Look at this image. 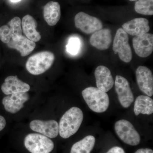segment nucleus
<instances>
[{
  "instance_id": "obj_1",
  "label": "nucleus",
  "mask_w": 153,
  "mask_h": 153,
  "mask_svg": "<svg viewBox=\"0 0 153 153\" xmlns=\"http://www.w3.org/2000/svg\"><path fill=\"white\" fill-rule=\"evenodd\" d=\"M83 120L82 110L72 107L66 111L60 118L59 134L63 139H67L78 131Z\"/></svg>"
},
{
  "instance_id": "obj_2",
  "label": "nucleus",
  "mask_w": 153,
  "mask_h": 153,
  "mask_svg": "<svg viewBox=\"0 0 153 153\" xmlns=\"http://www.w3.org/2000/svg\"><path fill=\"white\" fill-rule=\"evenodd\" d=\"M82 94L88 106L94 112L98 113L105 112L109 106L108 94L97 87L86 88L82 91Z\"/></svg>"
},
{
  "instance_id": "obj_3",
  "label": "nucleus",
  "mask_w": 153,
  "mask_h": 153,
  "mask_svg": "<svg viewBox=\"0 0 153 153\" xmlns=\"http://www.w3.org/2000/svg\"><path fill=\"white\" fill-rule=\"evenodd\" d=\"M55 60L52 52L43 51L32 55L28 59L26 67L28 72L33 75H40L51 68Z\"/></svg>"
},
{
  "instance_id": "obj_4",
  "label": "nucleus",
  "mask_w": 153,
  "mask_h": 153,
  "mask_svg": "<svg viewBox=\"0 0 153 153\" xmlns=\"http://www.w3.org/2000/svg\"><path fill=\"white\" fill-rule=\"evenodd\" d=\"M24 144L31 153H50L55 147L52 140L39 133L28 134L25 137Z\"/></svg>"
},
{
  "instance_id": "obj_5",
  "label": "nucleus",
  "mask_w": 153,
  "mask_h": 153,
  "mask_svg": "<svg viewBox=\"0 0 153 153\" xmlns=\"http://www.w3.org/2000/svg\"><path fill=\"white\" fill-rule=\"evenodd\" d=\"M114 130L118 137L126 144L136 146L140 143L139 134L128 120L122 119L117 121L115 123Z\"/></svg>"
},
{
  "instance_id": "obj_6",
  "label": "nucleus",
  "mask_w": 153,
  "mask_h": 153,
  "mask_svg": "<svg viewBox=\"0 0 153 153\" xmlns=\"http://www.w3.org/2000/svg\"><path fill=\"white\" fill-rule=\"evenodd\" d=\"M128 34L120 28L118 29L115 36L113 44V50L115 54H118L122 61L129 63L132 58V53L129 44Z\"/></svg>"
},
{
  "instance_id": "obj_7",
  "label": "nucleus",
  "mask_w": 153,
  "mask_h": 153,
  "mask_svg": "<svg viewBox=\"0 0 153 153\" xmlns=\"http://www.w3.org/2000/svg\"><path fill=\"white\" fill-rule=\"evenodd\" d=\"M75 27L85 34H93L103 27L102 22L96 17L79 12L74 17Z\"/></svg>"
},
{
  "instance_id": "obj_8",
  "label": "nucleus",
  "mask_w": 153,
  "mask_h": 153,
  "mask_svg": "<svg viewBox=\"0 0 153 153\" xmlns=\"http://www.w3.org/2000/svg\"><path fill=\"white\" fill-rule=\"evenodd\" d=\"M114 84L120 103L124 108H128L134 100L128 81L123 76L117 75L116 76Z\"/></svg>"
},
{
  "instance_id": "obj_9",
  "label": "nucleus",
  "mask_w": 153,
  "mask_h": 153,
  "mask_svg": "<svg viewBox=\"0 0 153 153\" xmlns=\"http://www.w3.org/2000/svg\"><path fill=\"white\" fill-rule=\"evenodd\" d=\"M22 36V22L18 17H14L8 23L0 27V40L7 44L11 39L16 41Z\"/></svg>"
},
{
  "instance_id": "obj_10",
  "label": "nucleus",
  "mask_w": 153,
  "mask_h": 153,
  "mask_svg": "<svg viewBox=\"0 0 153 153\" xmlns=\"http://www.w3.org/2000/svg\"><path fill=\"white\" fill-rule=\"evenodd\" d=\"M30 126L33 131L44 135L49 138H55L59 134V124L53 120H35L30 122Z\"/></svg>"
},
{
  "instance_id": "obj_11",
  "label": "nucleus",
  "mask_w": 153,
  "mask_h": 153,
  "mask_svg": "<svg viewBox=\"0 0 153 153\" xmlns=\"http://www.w3.org/2000/svg\"><path fill=\"white\" fill-rule=\"evenodd\" d=\"M136 76L140 90L148 96H152L153 76L150 69L146 66H138L136 71Z\"/></svg>"
},
{
  "instance_id": "obj_12",
  "label": "nucleus",
  "mask_w": 153,
  "mask_h": 153,
  "mask_svg": "<svg viewBox=\"0 0 153 153\" xmlns=\"http://www.w3.org/2000/svg\"><path fill=\"white\" fill-rule=\"evenodd\" d=\"M133 46L138 56L143 58L148 57L153 51V35L146 33L133 38Z\"/></svg>"
},
{
  "instance_id": "obj_13",
  "label": "nucleus",
  "mask_w": 153,
  "mask_h": 153,
  "mask_svg": "<svg viewBox=\"0 0 153 153\" xmlns=\"http://www.w3.org/2000/svg\"><path fill=\"white\" fill-rule=\"evenodd\" d=\"M29 99V95L27 92L13 94L4 97L2 103L7 112L15 114L24 108V104Z\"/></svg>"
},
{
  "instance_id": "obj_14",
  "label": "nucleus",
  "mask_w": 153,
  "mask_h": 153,
  "mask_svg": "<svg viewBox=\"0 0 153 153\" xmlns=\"http://www.w3.org/2000/svg\"><path fill=\"white\" fill-rule=\"evenodd\" d=\"M96 82L97 88L107 92L114 85V80L109 68L104 66L97 67L94 71Z\"/></svg>"
},
{
  "instance_id": "obj_15",
  "label": "nucleus",
  "mask_w": 153,
  "mask_h": 153,
  "mask_svg": "<svg viewBox=\"0 0 153 153\" xmlns=\"http://www.w3.org/2000/svg\"><path fill=\"white\" fill-rule=\"evenodd\" d=\"M122 28L128 35L134 36H141L150 30L149 21L143 18H136L126 22Z\"/></svg>"
},
{
  "instance_id": "obj_16",
  "label": "nucleus",
  "mask_w": 153,
  "mask_h": 153,
  "mask_svg": "<svg viewBox=\"0 0 153 153\" xmlns=\"http://www.w3.org/2000/svg\"><path fill=\"white\" fill-rule=\"evenodd\" d=\"M6 95L27 92L30 90V85L19 79L17 76H10L5 79L1 87Z\"/></svg>"
},
{
  "instance_id": "obj_17",
  "label": "nucleus",
  "mask_w": 153,
  "mask_h": 153,
  "mask_svg": "<svg viewBox=\"0 0 153 153\" xmlns=\"http://www.w3.org/2000/svg\"><path fill=\"white\" fill-rule=\"evenodd\" d=\"M112 42V35L110 30L102 29L92 34L90 38L91 46L100 50L108 49Z\"/></svg>"
},
{
  "instance_id": "obj_18",
  "label": "nucleus",
  "mask_w": 153,
  "mask_h": 153,
  "mask_svg": "<svg viewBox=\"0 0 153 153\" xmlns=\"http://www.w3.org/2000/svg\"><path fill=\"white\" fill-rule=\"evenodd\" d=\"M22 25L23 32L29 40L34 42L41 40V35L36 30L37 22L33 16L29 15L25 16L22 19Z\"/></svg>"
},
{
  "instance_id": "obj_19",
  "label": "nucleus",
  "mask_w": 153,
  "mask_h": 153,
  "mask_svg": "<svg viewBox=\"0 0 153 153\" xmlns=\"http://www.w3.org/2000/svg\"><path fill=\"white\" fill-rule=\"evenodd\" d=\"M7 44L9 48L16 49L19 51L21 56L23 57L30 55L36 47L35 42L30 41L27 37L23 36L17 41H14L11 39Z\"/></svg>"
},
{
  "instance_id": "obj_20",
  "label": "nucleus",
  "mask_w": 153,
  "mask_h": 153,
  "mask_svg": "<svg viewBox=\"0 0 153 153\" xmlns=\"http://www.w3.org/2000/svg\"><path fill=\"white\" fill-rule=\"evenodd\" d=\"M61 16L60 7L57 2L50 1L44 6V17L49 26H54L58 23Z\"/></svg>"
},
{
  "instance_id": "obj_21",
  "label": "nucleus",
  "mask_w": 153,
  "mask_h": 153,
  "mask_svg": "<svg viewBox=\"0 0 153 153\" xmlns=\"http://www.w3.org/2000/svg\"><path fill=\"white\" fill-rule=\"evenodd\" d=\"M134 113L138 116L143 114L151 115L153 113V100L147 95H140L136 99L134 107Z\"/></svg>"
},
{
  "instance_id": "obj_22",
  "label": "nucleus",
  "mask_w": 153,
  "mask_h": 153,
  "mask_svg": "<svg viewBox=\"0 0 153 153\" xmlns=\"http://www.w3.org/2000/svg\"><path fill=\"white\" fill-rule=\"evenodd\" d=\"M95 141L93 136H87L73 144L70 153H91L94 147Z\"/></svg>"
},
{
  "instance_id": "obj_23",
  "label": "nucleus",
  "mask_w": 153,
  "mask_h": 153,
  "mask_svg": "<svg viewBox=\"0 0 153 153\" xmlns=\"http://www.w3.org/2000/svg\"><path fill=\"white\" fill-rule=\"evenodd\" d=\"M137 13L146 16L153 15V0H137L134 5Z\"/></svg>"
},
{
  "instance_id": "obj_24",
  "label": "nucleus",
  "mask_w": 153,
  "mask_h": 153,
  "mask_svg": "<svg viewBox=\"0 0 153 153\" xmlns=\"http://www.w3.org/2000/svg\"><path fill=\"white\" fill-rule=\"evenodd\" d=\"M80 44V41L78 38H70L68 41V44L66 46V50L67 52L71 55H76L79 51Z\"/></svg>"
},
{
  "instance_id": "obj_25",
  "label": "nucleus",
  "mask_w": 153,
  "mask_h": 153,
  "mask_svg": "<svg viewBox=\"0 0 153 153\" xmlns=\"http://www.w3.org/2000/svg\"><path fill=\"white\" fill-rule=\"evenodd\" d=\"M105 153H126L124 150L123 148L119 146H115L110 149Z\"/></svg>"
},
{
  "instance_id": "obj_26",
  "label": "nucleus",
  "mask_w": 153,
  "mask_h": 153,
  "mask_svg": "<svg viewBox=\"0 0 153 153\" xmlns=\"http://www.w3.org/2000/svg\"><path fill=\"white\" fill-rule=\"evenodd\" d=\"M7 122L5 118L2 116L0 115V131L3 130L5 127Z\"/></svg>"
},
{
  "instance_id": "obj_27",
  "label": "nucleus",
  "mask_w": 153,
  "mask_h": 153,
  "mask_svg": "<svg viewBox=\"0 0 153 153\" xmlns=\"http://www.w3.org/2000/svg\"><path fill=\"white\" fill-rule=\"evenodd\" d=\"M134 153H153V150L150 149H140L137 150Z\"/></svg>"
},
{
  "instance_id": "obj_28",
  "label": "nucleus",
  "mask_w": 153,
  "mask_h": 153,
  "mask_svg": "<svg viewBox=\"0 0 153 153\" xmlns=\"http://www.w3.org/2000/svg\"><path fill=\"white\" fill-rule=\"evenodd\" d=\"M21 0H10V1L13 3H16L20 1Z\"/></svg>"
},
{
  "instance_id": "obj_29",
  "label": "nucleus",
  "mask_w": 153,
  "mask_h": 153,
  "mask_svg": "<svg viewBox=\"0 0 153 153\" xmlns=\"http://www.w3.org/2000/svg\"><path fill=\"white\" fill-rule=\"evenodd\" d=\"M129 1H137V0H129Z\"/></svg>"
}]
</instances>
